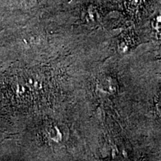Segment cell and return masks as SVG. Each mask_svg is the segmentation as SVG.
Returning <instances> with one entry per match:
<instances>
[{"label":"cell","instance_id":"cell-1","mask_svg":"<svg viewBox=\"0 0 161 161\" xmlns=\"http://www.w3.org/2000/svg\"><path fill=\"white\" fill-rule=\"evenodd\" d=\"M96 86H97L98 91L100 92L101 93L109 94V95L114 93L117 88L115 80L110 76L101 77L98 80Z\"/></svg>","mask_w":161,"mask_h":161},{"label":"cell","instance_id":"cell-2","mask_svg":"<svg viewBox=\"0 0 161 161\" xmlns=\"http://www.w3.org/2000/svg\"><path fill=\"white\" fill-rule=\"evenodd\" d=\"M151 25L156 32L161 34V11L155 14L152 17L151 20Z\"/></svg>","mask_w":161,"mask_h":161},{"label":"cell","instance_id":"cell-3","mask_svg":"<svg viewBox=\"0 0 161 161\" xmlns=\"http://www.w3.org/2000/svg\"><path fill=\"white\" fill-rule=\"evenodd\" d=\"M23 3L24 4V6L26 7H32L35 6L37 4L38 0H22Z\"/></svg>","mask_w":161,"mask_h":161},{"label":"cell","instance_id":"cell-4","mask_svg":"<svg viewBox=\"0 0 161 161\" xmlns=\"http://www.w3.org/2000/svg\"><path fill=\"white\" fill-rule=\"evenodd\" d=\"M156 110L158 116L161 118V97L159 98L156 102Z\"/></svg>","mask_w":161,"mask_h":161}]
</instances>
